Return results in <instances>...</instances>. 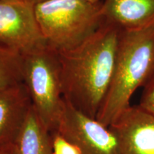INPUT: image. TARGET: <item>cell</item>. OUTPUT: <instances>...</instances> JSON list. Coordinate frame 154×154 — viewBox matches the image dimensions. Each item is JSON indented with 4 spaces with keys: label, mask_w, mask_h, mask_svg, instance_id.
I'll use <instances>...</instances> for the list:
<instances>
[{
    "label": "cell",
    "mask_w": 154,
    "mask_h": 154,
    "mask_svg": "<svg viewBox=\"0 0 154 154\" xmlns=\"http://www.w3.org/2000/svg\"><path fill=\"white\" fill-rule=\"evenodd\" d=\"M121 30L103 21L79 46L57 53L63 99L91 118L96 119L110 87Z\"/></svg>",
    "instance_id": "1"
},
{
    "label": "cell",
    "mask_w": 154,
    "mask_h": 154,
    "mask_svg": "<svg viewBox=\"0 0 154 154\" xmlns=\"http://www.w3.org/2000/svg\"><path fill=\"white\" fill-rule=\"evenodd\" d=\"M154 79V25L121 30L110 87L96 119L109 126L131 106L134 92Z\"/></svg>",
    "instance_id": "2"
},
{
    "label": "cell",
    "mask_w": 154,
    "mask_h": 154,
    "mask_svg": "<svg viewBox=\"0 0 154 154\" xmlns=\"http://www.w3.org/2000/svg\"><path fill=\"white\" fill-rule=\"evenodd\" d=\"M101 4L83 0H46L35 5L36 19L47 47L61 53L85 42L103 22Z\"/></svg>",
    "instance_id": "3"
},
{
    "label": "cell",
    "mask_w": 154,
    "mask_h": 154,
    "mask_svg": "<svg viewBox=\"0 0 154 154\" xmlns=\"http://www.w3.org/2000/svg\"><path fill=\"white\" fill-rule=\"evenodd\" d=\"M22 57L23 83L32 106L45 128L56 132L63 106L59 55L47 47Z\"/></svg>",
    "instance_id": "4"
},
{
    "label": "cell",
    "mask_w": 154,
    "mask_h": 154,
    "mask_svg": "<svg viewBox=\"0 0 154 154\" xmlns=\"http://www.w3.org/2000/svg\"><path fill=\"white\" fill-rule=\"evenodd\" d=\"M34 7L22 0H0V46L22 56L47 48Z\"/></svg>",
    "instance_id": "5"
},
{
    "label": "cell",
    "mask_w": 154,
    "mask_h": 154,
    "mask_svg": "<svg viewBox=\"0 0 154 154\" xmlns=\"http://www.w3.org/2000/svg\"><path fill=\"white\" fill-rule=\"evenodd\" d=\"M57 131L82 154H116V138L109 126L78 111L64 99Z\"/></svg>",
    "instance_id": "6"
},
{
    "label": "cell",
    "mask_w": 154,
    "mask_h": 154,
    "mask_svg": "<svg viewBox=\"0 0 154 154\" xmlns=\"http://www.w3.org/2000/svg\"><path fill=\"white\" fill-rule=\"evenodd\" d=\"M109 128L116 154H154V115L139 104L131 105Z\"/></svg>",
    "instance_id": "7"
},
{
    "label": "cell",
    "mask_w": 154,
    "mask_h": 154,
    "mask_svg": "<svg viewBox=\"0 0 154 154\" xmlns=\"http://www.w3.org/2000/svg\"><path fill=\"white\" fill-rule=\"evenodd\" d=\"M32 108L23 82L0 91V146L14 143Z\"/></svg>",
    "instance_id": "8"
},
{
    "label": "cell",
    "mask_w": 154,
    "mask_h": 154,
    "mask_svg": "<svg viewBox=\"0 0 154 154\" xmlns=\"http://www.w3.org/2000/svg\"><path fill=\"white\" fill-rule=\"evenodd\" d=\"M101 13L121 29H142L154 25V0H103Z\"/></svg>",
    "instance_id": "9"
},
{
    "label": "cell",
    "mask_w": 154,
    "mask_h": 154,
    "mask_svg": "<svg viewBox=\"0 0 154 154\" xmlns=\"http://www.w3.org/2000/svg\"><path fill=\"white\" fill-rule=\"evenodd\" d=\"M15 154H54L51 134L33 106L14 143Z\"/></svg>",
    "instance_id": "10"
},
{
    "label": "cell",
    "mask_w": 154,
    "mask_h": 154,
    "mask_svg": "<svg viewBox=\"0 0 154 154\" xmlns=\"http://www.w3.org/2000/svg\"><path fill=\"white\" fill-rule=\"evenodd\" d=\"M22 61L20 54L0 46V91L23 82Z\"/></svg>",
    "instance_id": "11"
},
{
    "label": "cell",
    "mask_w": 154,
    "mask_h": 154,
    "mask_svg": "<svg viewBox=\"0 0 154 154\" xmlns=\"http://www.w3.org/2000/svg\"><path fill=\"white\" fill-rule=\"evenodd\" d=\"M51 134L54 154H82L76 146L67 141L57 131Z\"/></svg>",
    "instance_id": "12"
},
{
    "label": "cell",
    "mask_w": 154,
    "mask_h": 154,
    "mask_svg": "<svg viewBox=\"0 0 154 154\" xmlns=\"http://www.w3.org/2000/svg\"><path fill=\"white\" fill-rule=\"evenodd\" d=\"M139 105L154 115V79L143 88Z\"/></svg>",
    "instance_id": "13"
},
{
    "label": "cell",
    "mask_w": 154,
    "mask_h": 154,
    "mask_svg": "<svg viewBox=\"0 0 154 154\" xmlns=\"http://www.w3.org/2000/svg\"><path fill=\"white\" fill-rule=\"evenodd\" d=\"M0 154H15L14 144L0 146Z\"/></svg>",
    "instance_id": "14"
},
{
    "label": "cell",
    "mask_w": 154,
    "mask_h": 154,
    "mask_svg": "<svg viewBox=\"0 0 154 154\" xmlns=\"http://www.w3.org/2000/svg\"><path fill=\"white\" fill-rule=\"evenodd\" d=\"M23 2H27L29 4H31V5L35 6L38 4L42 2L46 1V0H22Z\"/></svg>",
    "instance_id": "15"
},
{
    "label": "cell",
    "mask_w": 154,
    "mask_h": 154,
    "mask_svg": "<svg viewBox=\"0 0 154 154\" xmlns=\"http://www.w3.org/2000/svg\"><path fill=\"white\" fill-rule=\"evenodd\" d=\"M83 1L88 2H92V3H98V2H101L103 0H83Z\"/></svg>",
    "instance_id": "16"
}]
</instances>
